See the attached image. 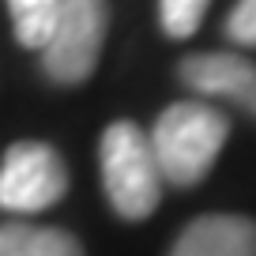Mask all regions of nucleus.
I'll list each match as a JSON object with an SVG mask.
<instances>
[{"label":"nucleus","instance_id":"f257e3e1","mask_svg":"<svg viewBox=\"0 0 256 256\" xmlns=\"http://www.w3.org/2000/svg\"><path fill=\"white\" fill-rule=\"evenodd\" d=\"M226 136H230V120L218 110L200 106V102H177L154 120L147 140H151L162 181L188 188L200 177H208Z\"/></svg>","mask_w":256,"mask_h":256},{"label":"nucleus","instance_id":"0eeeda50","mask_svg":"<svg viewBox=\"0 0 256 256\" xmlns=\"http://www.w3.org/2000/svg\"><path fill=\"white\" fill-rule=\"evenodd\" d=\"M0 256H83V245L64 230L8 222L0 226Z\"/></svg>","mask_w":256,"mask_h":256},{"label":"nucleus","instance_id":"423d86ee","mask_svg":"<svg viewBox=\"0 0 256 256\" xmlns=\"http://www.w3.org/2000/svg\"><path fill=\"white\" fill-rule=\"evenodd\" d=\"M170 256H256V222L245 215H204L181 230Z\"/></svg>","mask_w":256,"mask_h":256},{"label":"nucleus","instance_id":"9d476101","mask_svg":"<svg viewBox=\"0 0 256 256\" xmlns=\"http://www.w3.org/2000/svg\"><path fill=\"white\" fill-rule=\"evenodd\" d=\"M226 38L245 49H256V0H238L226 16Z\"/></svg>","mask_w":256,"mask_h":256},{"label":"nucleus","instance_id":"6e6552de","mask_svg":"<svg viewBox=\"0 0 256 256\" xmlns=\"http://www.w3.org/2000/svg\"><path fill=\"white\" fill-rule=\"evenodd\" d=\"M12 8V23H16V38L26 49H46L49 34H53L60 0H8Z\"/></svg>","mask_w":256,"mask_h":256},{"label":"nucleus","instance_id":"7ed1b4c3","mask_svg":"<svg viewBox=\"0 0 256 256\" xmlns=\"http://www.w3.org/2000/svg\"><path fill=\"white\" fill-rule=\"evenodd\" d=\"M106 42V4L102 0H60L53 34L42 49V68L53 83L76 87L98 68Z\"/></svg>","mask_w":256,"mask_h":256},{"label":"nucleus","instance_id":"f03ea898","mask_svg":"<svg viewBox=\"0 0 256 256\" xmlns=\"http://www.w3.org/2000/svg\"><path fill=\"white\" fill-rule=\"evenodd\" d=\"M102 184L120 218H147L162 200V174L140 124L117 120L102 132Z\"/></svg>","mask_w":256,"mask_h":256},{"label":"nucleus","instance_id":"39448f33","mask_svg":"<svg viewBox=\"0 0 256 256\" xmlns=\"http://www.w3.org/2000/svg\"><path fill=\"white\" fill-rule=\"evenodd\" d=\"M181 80L192 90L241 106L256 117V64L238 53H192L181 60Z\"/></svg>","mask_w":256,"mask_h":256},{"label":"nucleus","instance_id":"20e7f679","mask_svg":"<svg viewBox=\"0 0 256 256\" xmlns=\"http://www.w3.org/2000/svg\"><path fill=\"white\" fill-rule=\"evenodd\" d=\"M68 192V170L49 144H16L0 162V208L30 215Z\"/></svg>","mask_w":256,"mask_h":256},{"label":"nucleus","instance_id":"1a4fd4ad","mask_svg":"<svg viewBox=\"0 0 256 256\" xmlns=\"http://www.w3.org/2000/svg\"><path fill=\"white\" fill-rule=\"evenodd\" d=\"M211 0H158V19L170 38H192L204 23Z\"/></svg>","mask_w":256,"mask_h":256}]
</instances>
